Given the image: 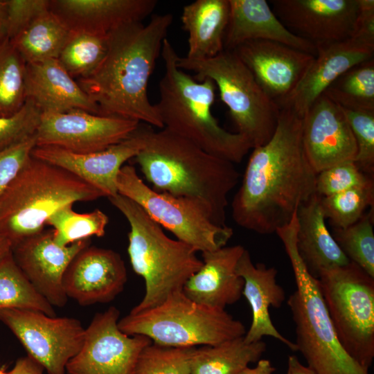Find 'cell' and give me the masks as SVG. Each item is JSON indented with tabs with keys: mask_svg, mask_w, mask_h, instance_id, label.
Returning a JSON list of instances; mask_svg holds the SVG:
<instances>
[{
	"mask_svg": "<svg viewBox=\"0 0 374 374\" xmlns=\"http://www.w3.org/2000/svg\"><path fill=\"white\" fill-rule=\"evenodd\" d=\"M272 10L293 33L314 45L352 37L359 0H271Z\"/></svg>",
	"mask_w": 374,
	"mask_h": 374,
	"instance_id": "16",
	"label": "cell"
},
{
	"mask_svg": "<svg viewBox=\"0 0 374 374\" xmlns=\"http://www.w3.org/2000/svg\"><path fill=\"white\" fill-rule=\"evenodd\" d=\"M44 368L27 355L18 359L9 374H43Z\"/></svg>",
	"mask_w": 374,
	"mask_h": 374,
	"instance_id": "45",
	"label": "cell"
},
{
	"mask_svg": "<svg viewBox=\"0 0 374 374\" xmlns=\"http://www.w3.org/2000/svg\"><path fill=\"white\" fill-rule=\"evenodd\" d=\"M90 238L61 247L52 230H43L12 247V257L34 288L53 307H63L68 297L63 287L64 274L75 256L90 245Z\"/></svg>",
	"mask_w": 374,
	"mask_h": 374,
	"instance_id": "15",
	"label": "cell"
},
{
	"mask_svg": "<svg viewBox=\"0 0 374 374\" xmlns=\"http://www.w3.org/2000/svg\"><path fill=\"white\" fill-rule=\"evenodd\" d=\"M139 123L82 109L42 113L36 146H55L80 154L98 152L129 137Z\"/></svg>",
	"mask_w": 374,
	"mask_h": 374,
	"instance_id": "14",
	"label": "cell"
},
{
	"mask_svg": "<svg viewBox=\"0 0 374 374\" xmlns=\"http://www.w3.org/2000/svg\"><path fill=\"white\" fill-rule=\"evenodd\" d=\"M317 53L301 80L280 106L303 117L314 102L341 74L373 59L374 46L354 37L315 45Z\"/></svg>",
	"mask_w": 374,
	"mask_h": 374,
	"instance_id": "21",
	"label": "cell"
},
{
	"mask_svg": "<svg viewBox=\"0 0 374 374\" xmlns=\"http://www.w3.org/2000/svg\"><path fill=\"white\" fill-rule=\"evenodd\" d=\"M275 368L273 367L269 360L260 359L254 368L248 366L238 374H273Z\"/></svg>",
	"mask_w": 374,
	"mask_h": 374,
	"instance_id": "46",
	"label": "cell"
},
{
	"mask_svg": "<svg viewBox=\"0 0 374 374\" xmlns=\"http://www.w3.org/2000/svg\"><path fill=\"white\" fill-rule=\"evenodd\" d=\"M302 130L303 117L280 107L272 137L253 148L232 200L238 226L260 234L276 233L316 193L317 173L305 154Z\"/></svg>",
	"mask_w": 374,
	"mask_h": 374,
	"instance_id": "1",
	"label": "cell"
},
{
	"mask_svg": "<svg viewBox=\"0 0 374 374\" xmlns=\"http://www.w3.org/2000/svg\"><path fill=\"white\" fill-rule=\"evenodd\" d=\"M302 140L307 158L318 174L347 161H354L357 144L341 107L320 96L303 117Z\"/></svg>",
	"mask_w": 374,
	"mask_h": 374,
	"instance_id": "18",
	"label": "cell"
},
{
	"mask_svg": "<svg viewBox=\"0 0 374 374\" xmlns=\"http://www.w3.org/2000/svg\"><path fill=\"white\" fill-rule=\"evenodd\" d=\"M278 229L289 257L296 285L290 296V307L295 324L296 346L315 374H368L346 352L337 336L321 294L318 278L308 271L296 248V213Z\"/></svg>",
	"mask_w": 374,
	"mask_h": 374,
	"instance_id": "7",
	"label": "cell"
},
{
	"mask_svg": "<svg viewBox=\"0 0 374 374\" xmlns=\"http://www.w3.org/2000/svg\"><path fill=\"white\" fill-rule=\"evenodd\" d=\"M229 14V0H196L186 5L181 17L188 33L185 57L204 60L222 51Z\"/></svg>",
	"mask_w": 374,
	"mask_h": 374,
	"instance_id": "28",
	"label": "cell"
},
{
	"mask_svg": "<svg viewBox=\"0 0 374 374\" xmlns=\"http://www.w3.org/2000/svg\"><path fill=\"white\" fill-rule=\"evenodd\" d=\"M351 37L374 46V1L359 0L355 28Z\"/></svg>",
	"mask_w": 374,
	"mask_h": 374,
	"instance_id": "44",
	"label": "cell"
},
{
	"mask_svg": "<svg viewBox=\"0 0 374 374\" xmlns=\"http://www.w3.org/2000/svg\"><path fill=\"white\" fill-rule=\"evenodd\" d=\"M72 208L73 204L60 208L46 222L53 227V238L57 244L65 247L92 236L105 235L109 217L104 212L95 209L80 213Z\"/></svg>",
	"mask_w": 374,
	"mask_h": 374,
	"instance_id": "33",
	"label": "cell"
},
{
	"mask_svg": "<svg viewBox=\"0 0 374 374\" xmlns=\"http://www.w3.org/2000/svg\"><path fill=\"white\" fill-rule=\"evenodd\" d=\"M296 217L297 251L312 276L318 278L321 271L350 262L327 229L320 195L315 193L301 204Z\"/></svg>",
	"mask_w": 374,
	"mask_h": 374,
	"instance_id": "27",
	"label": "cell"
},
{
	"mask_svg": "<svg viewBox=\"0 0 374 374\" xmlns=\"http://www.w3.org/2000/svg\"><path fill=\"white\" fill-rule=\"evenodd\" d=\"M35 135L0 152V197L31 157Z\"/></svg>",
	"mask_w": 374,
	"mask_h": 374,
	"instance_id": "43",
	"label": "cell"
},
{
	"mask_svg": "<svg viewBox=\"0 0 374 374\" xmlns=\"http://www.w3.org/2000/svg\"><path fill=\"white\" fill-rule=\"evenodd\" d=\"M116 186L118 194L136 203L177 240L197 251H211L223 247L233 234L228 226L215 225L198 202L152 189L140 178L132 165H124L121 168Z\"/></svg>",
	"mask_w": 374,
	"mask_h": 374,
	"instance_id": "11",
	"label": "cell"
},
{
	"mask_svg": "<svg viewBox=\"0 0 374 374\" xmlns=\"http://www.w3.org/2000/svg\"><path fill=\"white\" fill-rule=\"evenodd\" d=\"M286 374H315L308 366L303 365L294 355L288 357L287 371Z\"/></svg>",
	"mask_w": 374,
	"mask_h": 374,
	"instance_id": "47",
	"label": "cell"
},
{
	"mask_svg": "<svg viewBox=\"0 0 374 374\" xmlns=\"http://www.w3.org/2000/svg\"><path fill=\"white\" fill-rule=\"evenodd\" d=\"M373 184L321 197L324 216L335 229H345L357 222L368 207L373 208Z\"/></svg>",
	"mask_w": 374,
	"mask_h": 374,
	"instance_id": "37",
	"label": "cell"
},
{
	"mask_svg": "<svg viewBox=\"0 0 374 374\" xmlns=\"http://www.w3.org/2000/svg\"><path fill=\"white\" fill-rule=\"evenodd\" d=\"M172 20L170 13L154 15L146 24H126L107 35L103 60L91 74L77 80L100 115L163 128L148 88Z\"/></svg>",
	"mask_w": 374,
	"mask_h": 374,
	"instance_id": "2",
	"label": "cell"
},
{
	"mask_svg": "<svg viewBox=\"0 0 374 374\" xmlns=\"http://www.w3.org/2000/svg\"><path fill=\"white\" fill-rule=\"evenodd\" d=\"M42 112L29 100L15 114L0 117V152L35 135Z\"/></svg>",
	"mask_w": 374,
	"mask_h": 374,
	"instance_id": "41",
	"label": "cell"
},
{
	"mask_svg": "<svg viewBox=\"0 0 374 374\" xmlns=\"http://www.w3.org/2000/svg\"><path fill=\"white\" fill-rule=\"evenodd\" d=\"M152 188L200 203L217 226H226L228 195L240 173L233 163L213 156L166 128L144 123V143L134 158Z\"/></svg>",
	"mask_w": 374,
	"mask_h": 374,
	"instance_id": "3",
	"label": "cell"
},
{
	"mask_svg": "<svg viewBox=\"0 0 374 374\" xmlns=\"http://www.w3.org/2000/svg\"><path fill=\"white\" fill-rule=\"evenodd\" d=\"M119 316L114 306L94 316L85 328L80 350L66 365L67 374H132L140 353L152 341L122 332Z\"/></svg>",
	"mask_w": 374,
	"mask_h": 374,
	"instance_id": "13",
	"label": "cell"
},
{
	"mask_svg": "<svg viewBox=\"0 0 374 374\" xmlns=\"http://www.w3.org/2000/svg\"><path fill=\"white\" fill-rule=\"evenodd\" d=\"M127 280V269L119 253L89 245L71 262L62 283L68 298L87 306L112 301L123 290Z\"/></svg>",
	"mask_w": 374,
	"mask_h": 374,
	"instance_id": "19",
	"label": "cell"
},
{
	"mask_svg": "<svg viewBox=\"0 0 374 374\" xmlns=\"http://www.w3.org/2000/svg\"><path fill=\"white\" fill-rule=\"evenodd\" d=\"M196 347H173L152 342L140 353L132 374H190Z\"/></svg>",
	"mask_w": 374,
	"mask_h": 374,
	"instance_id": "38",
	"label": "cell"
},
{
	"mask_svg": "<svg viewBox=\"0 0 374 374\" xmlns=\"http://www.w3.org/2000/svg\"><path fill=\"white\" fill-rule=\"evenodd\" d=\"M143 143L144 123H141L129 137L100 151L80 154L55 146H35L31 155L71 172L108 198L118 194V174Z\"/></svg>",
	"mask_w": 374,
	"mask_h": 374,
	"instance_id": "17",
	"label": "cell"
},
{
	"mask_svg": "<svg viewBox=\"0 0 374 374\" xmlns=\"http://www.w3.org/2000/svg\"><path fill=\"white\" fill-rule=\"evenodd\" d=\"M156 0H49V10L70 31L107 35L126 24L142 22Z\"/></svg>",
	"mask_w": 374,
	"mask_h": 374,
	"instance_id": "22",
	"label": "cell"
},
{
	"mask_svg": "<svg viewBox=\"0 0 374 374\" xmlns=\"http://www.w3.org/2000/svg\"><path fill=\"white\" fill-rule=\"evenodd\" d=\"M341 109L347 119L357 144V152L354 162L362 171L367 175H373L374 171V112L343 107Z\"/></svg>",
	"mask_w": 374,
	"mask_h": 374,
	"instance_id": "39",
	"label": "cell"
},
{
	"mask_svg": "<svg viewBox=\"0 0 374 374\" xmlns=\"http://www.w3.org/2000/svg\"><path fill=\"white\" fill-rule=\"evenodd\" d=\"M128 335H144L153 343L173 347L216 345L244 337L243 323L225 310L197 303L177 291L159 305L119 319Z\"/></svg>",
	"mask_w": 374,
	"mask_h": 374,
	"instance_id": "8",
	"label": "cell"
},
{
	"mask_svg": "<svg viewBox=\"0 0 374 374\" xmlns=\"http://www.w3.org/2000/svg\"><path fill=\"white\" fill-rule=\"evenodd\" d=\"M8 15L6 0H0V42L7 37Z\"/></svg>",
	"mask_w": 374,
	"mask_h": 374,
	"instance_id": "48",
	"label": "cell"
},
{
	"mask_svg": "<svg viewBox=\"0 0 374 374\" xmlns=\"http://www.w3.org/2000/svg\"><path fill=\"white\" fill-rule=\"evenodd\" d=\"M0 321L19 339L28 355L48 374H65L68 362L84 342L85 328L73 317L12 308L0 310Z\"/></svg>",
	"mask_w": 374,
	"mask_h": 374,
	"instance_id": "12",
	"label": "cell"
},
{
	"mask_svg": "<svg viewBox=\"0 0 374 374\" xmlns=\"http://www.w3.org/2000/svg\"><path fill=\"white\" fill-rule=\"evenodd\" d=\"M323 94L341 107L374 112V59L346 71Z\"/></svg>",
	"mask_w": 374,
	"mask_h": 374,
	"instance_id": "31",
	"label": "cell"
},
{
	"mask_svg": "<svg viewBox=\"0 0 374 374\" xmlns=\"http://www.w3.org/2000/svg\"><path fill=\"white\" fill-rule=\"evenodd\" d=\"M25 89L26 100L42 113L82 109L100 114L98 106L57 59L26 64Z\"/></svg>",
	"mask_w": 374,
	"mask_h": 374,
	"instance_id": "26",
	"label": "cell"
},
{
	"mask_svg": "<svg viewBox=\"0 0 374 374\" xmlns=\"http://www.w3.org/2000/svg\"><path fill=\"white\" fill-rule=\"evenodd\" d=\"M236 271L244 280L242 295L252 312L251 324L244 336V341L253 343L262 340L264 336H269L297 351L295 343L283 337L275 328L269 312L270 307L278 308L285 300V290L276 281L277 270L263 263L253 264L245 249L238 262Z\"/></svg>",
	"mask_w": 374,
	"mask_h": 374,
	"instance_id": "24",
	"label": "cell"
},
{
	"mask_svg": "<svg viewBox=\"0 0 374 374\" xmlns=\"http://www.w3.org/2000/svg\"><path fill=\"white\" fill-rule=\"evenodd\" d=\"M233 51L278 107L295 89L315 56L267 40L248 41Z\"/></svg>",
	"mask_w": 374,
	"mask_h": 374,
	"instance_id": "20",
	"label": "cell"
},
{
	"mask_svg": "<svg viewBox=\"0 0 374 374\" xmlns=\"http://www.w3.org/2000/svg\"><path fill=\"white\" fill-rule=\"evenodd\" d=\"M161 55L165 71L154 107L163 128L213 156L240 163L252 148L239 133L222 127L213 115L217 89L214 82L208 78L194 79L179 68L177 64L179 55L167 38Z\"/></svg>",
	"mask_w": 374,
	"mask_h": 374,
	"instance_id": "4",
	"label": "cell"
},
{
	"mask_svg": "<svg viewBox=\"0 0 374 374\" xmlns=\"http://www.w3.org/2000/svg\"><path fill=\"white\" fill-rule=\"evenodd\" d=\"M11 242L0 234V261L11 253Z\"/></svg>",
	"mask_w": 374,
	"mask_h": 374,
	"instance_id": "49",
	"label": "cell"
},
{
	"mask_svg": "<svg viewBox=\"0 0 374 374\" xmlns=\"http://www.w3.org/2000/svg\"><path fill=\"white\" fill-rule=\"evenodd\" d=\"M230 14L224 49L233 50L252 40L279 42L316 55V46L290 31L265 0H229Z\"/></svg>",
	"mask_w": 374,
	"mask_h": 374,
	"instance_id": "25",
	"label": "cell"
},
{
	"mask_svg": "<svg viewBox=\"0 0 374 374\" xmlns=\"http://www.w3.org/2000/svg\"><path fill=\"white\" fill-rule=\"evenodd\" d=\"M266 347L262 340L247 343L244 337L196 347L191 359L190 374H238L249 364L258 362Z\"/></svg>",
	"mask_w": 374,
	"mask_h": 374,
	"instance_id": "29",
	"label": "cell"
},
{
	"mask_svg": "<svg viewBox=\"0 0 374 374\" xmlns=\"http://www.w3.org/2000/svg\"><path fill=\"white\" fill-rule=\"evenodd\" d=\"M70 30L50 10L10 39L26 64L57 59Z\"/></svg>",
	"mask_w": 374,
	"mask_h": 374,
	"instance_id": "30",
	"label": "cell"
},
{
	"mask_svg": "<svg viewBox=\"0 0 374 374\" xmlns=\"http://www.w3.org/2000/svg\"><path fill=\"white\" fill-rule=\"evenodd\" d=\"M333 238L350 262L374 277L373 208L353 225L335 229Z\"/></svg>",
	"mask_w": 374,
	"mask_h": 374,
	"instance_id": "36",
	"label": "cell"
},
{
	"mask_svg": "<svg viewBox=\"0 0 374 374\" xmlns=\"http://www.w3.org/2000/svg\"><path fill=\"white\" fill-rule=\"evenodd\" d=\"M6 3L9 39L49 10V0H6Z\"/></svg>",
	"mask_w": 374,
	"mask_h": 374,
	"instance_id": "42",
	"label": "cell"
},
{
	"mask_svg": "<svg viewBox=\"0 0 374 374\" xmlns=\"http://www.w3.org/2000/svg\"><path fill=\"white\" fill-rule=\"evenodd\" d=\"M244 250L237 244L202 252V266L186 282L184 294L197 303L217 310L236 303L244 287L236 267Z\"/></svg>",
	"mask_w": 374,
	"mask_h": 374,
	"instance_id": "23",
	"label": "cell"
},
{
	"mask_svg": "<svg viewBox=\"0 0 374 374\" xmlns=\"http://www.w3.org/2000/svg\"><path fill=\"white\" fill-rule=\"evenodd\" d=\"M373 184L371 175L362 171L354 161L336 164L317 174L316 193L321 197Z\"/></svg>",
	"mask_w": 374,
	"mask_h": 374,
	"instance_id": "40",
	"label": "cell"
},
{
	"mask_svg": "<svg viewBox=\"0 0 374 374\" xmlns=\"http://www.w3.org/2000/svg\"><path fill=\"white\" fill-rule=\"evenodd\" d=\"M318 280L340 344L368 370L374 358V277L350 262L321 271Z\"/></svg>",
	"mask_w": 374,
	"mask_h": 374,
	"instance_id": "10",
	"label": "cell"
},
{
	"mask_svg": "<svg viewBox=\"0 0 374 374\" xmlns=\"http://www.w3.org/2000/svg\"><path fill=\"white\" fill-rule=\"evenodd\" d=\"M26 66L8 38L0 42V117L11 116L24 105Z\"/></svg>",
	"mask_w": 374,
	"mask_h": 374,
	"instance_id": "35",
	"label": "cell"
},
{
	"mask_svg": "<svg viewBox=\"0 0 374 374\" xmlns=\"http://www.w3.org/2000/svg\"><path fill=\"white\" fill-rule=\"evenodd\" d=\"M107 35L70 31L57 60L69 74L78 80L91 74L103 60Z\"/></svg>",
	"mask_w": 374,
	"mask_h": 374,
	"instance_id": "34",
	"label": "cell"
},
{
	"mask_svg": "<svg viewBox=\"0 0 374 374\" xmlns=\"http://www.w3.org/2000/svg\"><path fill=\"white\" fill-rule=\"evenodd\" d=\"M108 199L130 224V261L134 271L145 282V294L130 313L148 310L182 290L188 278L202 267V260L193 247L169 238L132 200L118 193Z\"/></svg>",
	"mask_w": 374,
	"mask_h": 374,
	"instance_id": "5",
	"label": "cell"
},
{
	"mask_svg": "<svg viewBox=\"0 0 374 374\" xmlns=\"http://www.w3.org/2000/svg\"><path fill=\"white\" fill-rule=\"evenodd\" d=\"M12 308L55 316L53 306L34 288L10 253L0 261V310Z\"/></svg>",
	"mask_w": 374,
	"mask_h": 374,
	"instance_id": "32",
	"label": "cell"
},
{
	"mask_svg": "<svg viewBox=\"0 0 374 374\" xmlns=\"http://www.w3.org/2000/svg\"><path fill=\"white\" fill-rule=\"evenodd\" d=\"M0 374H9V373H6L3 369L0 368Z\"/></svg>",
	"mask_w": 374,
	"mask_h": 374,
	"instance_id": "50",
	"label": "cell"
},
{
	"mask_svg": "<svg viewBox=\"0 0 374 374\" xmlns=\"http://www.w3.org/2000/svg\"><path fill=\"white\" fill-rule=\"evenodd\" d=\"M104 197L71 172L31 155L0 197V234L12 247L43 231L60 208Z\"/></svg>",
	"mask_w": 374,
	"mask_h": 374,
	"instance_id": "6",
	"label": "cell"
},
{
	"mask_svg": "<svg viewBox=\"0 0 374 374\" xmlns=\"http://www.w3.org/2000/svg\"><path fill=\"white\" fill-rule=\"evenodd\" d=\"M177 66L195 73L196 80H211L227 106L238 133L251 148L267 143L278 121L280 109L267 95L233 50L224 49L204 60L178 56Z\"/></svg>",
	"mask_w": 374,
	"mask_h": 374,
	"instance_id": "9",
	"label": "cell"
}]
</instances>
